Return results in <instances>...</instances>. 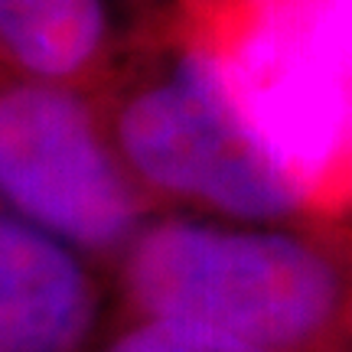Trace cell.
<instances>
[{
    "instance_id": "1",
    "label": "cell",
    "mask_w": 352,
    "mask_h": 352,
    "mask_svg": "<svg viewBox=\"0 0 352 352\" xmlns=\"http://www.w3.org/2000/svg\"><path fill=\"white\" fill-rule=\"evenodd\" d=\"M186 46L303 206L352 199V0H186Z\"/></svg>"
},
{
    "instance_id": "2",
    "label": "cell",
    "mask_w": 352,
    "mask_h": 352,
    "mask_svg": "<svg viewBox=\"0 0 352 352\" xmlns=\"http://www.w3.org/2000/svg\"><path fill=\"white\" fill-rule=\"evenodd\" d=\"M124 287L140 320L202 329L264 352L327 336L346 274L316 241L264 226L157 222L124 248Z\"/></svg>"
},
{
    "instance_id": "3",
    "label": "cell",
    "mask_w": 352,
    "mask_h": 352,
    "mask_svg": "<svg viewBox=\"0 0 352 352\" xmlns=\"http://www.w3.org/2000/svg\"><path fill=\"white\" fill-rule=\"evenodd\" d=\"M114 144L134 183L245 226L307 209L189 46L166 72L124 98Z\"/></svg>"
},
{
    "instance_id": "4",
    "label": "cell",
    "mask_w": 352,
    "mask_h": 352,
    "mask_svg": "<svg viewBox=\"0 0 352 352\" xmlns=\"http://www.w3.org/2000/svg\"><path fill=\"white\" fill-rule=\"evenodd\" d=\"M0 209L72 252L108 254L140 232L138 183L69 85H0Z\"/></svg>"
},
{
    "instance_id": "5",
    "label": "cell",
    "mask_w": 352,
    "mask_h": 352,
    "mask_svg": "<svg viewBox=\"0 0 352 352\" xmlns=\"http://www.w3.org/2000/svg\"><path fill=\"white\" fill-rule=\"evenodd\" d=\"M95 307L82 258L0 209V352H78Z\"/></svg>"
},
{
    "instance_id": "6",
    "label": "cell",
    "mask_w": 352,
    "mask_h": 352,
    "mask_svg": "<svg viewBox=\"0 0 352 352\" xmlns=\"http://www.w3.org/2000/svg\"><path fill=\"white\" fill-rule=\"evenodd\" d=\"M104 0H0V56L33 82L69 85L108 50Z\"/></svg>"
},
{
    "instance_id": "7",
    "label": "cell",
    "mask_w": 352,
    "mask_h": 352,
    "mask_svg": "<svg viewBox=\"0 0 352 352\" xmlns=\"http://www.w3.org/2000/svg\"><path fill=\"white\" fill-rule=\"evenodd\" d=\"M104 352H264V349H252V346L222 340V336L202 333V329L140 320L138 327H131L121 336H114L104 346Z\"/></svg>"
}]
</instances>
